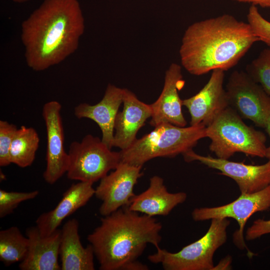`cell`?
I'll return each instance as SVG.
<instances>
[{"mask_svg":"<svg viewBox=\"0 0 270 270\" xmlns=\"http://www.w3.org/2000/svg\"><path fill=\"white\" fill-rule=\"evenodd\" d=\"M247 20L260 41L270 46V22L262 16L256 6H250Z\"/></svg>","mask_w":270,"mask_h":270,"instance_id":"d4e9b609","label":"cell"},{"mask_svg":"<svg viewBox=\"0 0 270 270\" xmlns=\"http://www.w3.org/2000/svg\"><path fill=\"white\" fill-rule=\"evenodd\" d=\"M246 72L270 95V48L263 50L247 66Z\"/></svg>","mask_w":270,"mask_h":270,"instance_id":"603a6c76","label":"cell"},{"mask_svg":"<svg viewBox=\"0 0 270 270\" xmlns=\"http://www.w3.org/2000/svg\"><path fill=\"white\" fill-rule=\"evenodd\" d=\"M28 247V239L14 226L0 231V260L9 266L22 262Z\"/></svg>","mask_w":270,"mask_h":270,"instance_id":"7402d4cb","label":"cell"},{"mask_svg":"<svg viewBox=\"0 0 270 270\" xmlns=\"http://www.w3.org/2000/svg\"><path fill=\"white\" fill-rule=\"evenodd\" d=\"M122 104L123 109L116 118L113 140V147L120 150L128 148L134 143L138 131L152 114L150 104L142 102L126 88H124Z\"/></svg>","mask_w":270,"mask_h":270,"instance_id":"2e32d148","label":"cell"},{"mask_svg":"<svg viewBox=\"0 0 270 270\" xmlns=\"http://www.w3.org/2000/svg\"><path fill=\"white\" fill-rule=\"evenodd\" d=\"M39 194L37 190L28 192H8L0 190V218L12 213L22 202L33 199Z\"/></svg>","mask_w":270,"mask_h":270,"instance_id":"cb8c5ba5","label":"cell"},{"mask_svg":"<svg viewBox=\"0 0 270 270\" xmlns=\"http://www.w3.org/2000/svg\"><path fill=\"white\" fill-rule=\"evenodd\" d=\"M260 41L248 22L229 14L195 22L186 30L179 54L182 67L194 76L235 66Z\"/></svg>","mask_w":270,"mask_h":270,"instance_id":"7a4b0ae2","label":"cell"},{"mask_svg":"<svg viewBox=\"0 0 270 270\" xmlns=\"http://www.w3.org/2000/svg\"><path fill=\"white\" fill-rule=\"evenodd\" d=\"M206 138V126L188 127L162 123L136 139L128 148L120 150L121 162L142 166L158 157L173 158L192 150L198 140Z\"/></svg>","mask_w":270,"mask_h":270,"instance_id":"277c9868","label":"cell"},{"mask_svg":"<svg viewBox=\"0 0 270 270\" xmlns=\"http://www.w3.org/2000/svg\"><path fill=\"white\" fill-rule=\"evenodd\" d=\"M61 108L58 102L52 100L46 103L42 110L46 132V164L43 176L50 184L57 182L66 172L68 167V154L64 146Z\"/></svg>","mask_w":270,"mask_h":270,"instance_id":"7c38bea8","label":"cell"},{"mask_svg":"<svg viewBox=\"0 0 270 270\" xmlns=\"http://www.w3.org/2000/svg\"><path fill=\"white\" fill-rule=\"evenodd\" d=\"M206 130V137L210 140L209 149L218 158L228 160L236 152L266 156L265 134L246 125L230 106L220 113Z\"/></svg>","mask_w":270,"mask_h":270,"instance_id":"5b68a950","label":"cell"},{"mask_svg":"<svg viewBox=\"0 0 270 270\" xmlns=\"http://www.w3.org/2000/svg\"><path fill=\"white\" fill-rule=\"evenodd\" d=\"M84 30L78 0H44L22 24L28 66L40 72L60 63L76 50Z\"/></svg>","mask_w":270,"mask_h":270,"instance_id":"6da1fadb","label":"cell"},{"mask_svg":"<svg viewBox=\"0 0 270 270\" xmlns=\"http://www.w3.org/2000/svg\"><path fill=\"white\" fill-rule=\"evenodd\" d=\"M230 221L226 218L211 220L206 234L176 252L160 247L148 256L149 261L160 264L165 270H212L214 255L227 240V228Z\"/></svg>","mask_w":270,"mask_h":270,"instance_id":"8992f818","label":"cell"},{"mask_svg":"<svg viewBox=\"0 0 270 270\" xmlns=\"http://www.w3.org/2000/svg\"><path fill=\"white\" fill-rule=\"evenodd\" d=\"M230 106L242 118L265 128L270 114V95L246 72L235 70L226 85Z\"/></svg>","mask_w":270,"mask_h":270,"instance_id":"ba28073f","label":"cell"},{"mask_svg":"<svg viewBox=\"0 0 270 270\" xmlns=\"http://www.w3.org/2000/svg\"><path fill=\"white\" fill-rule=\"evenodd\" d=\"M88 236L101 270H146L138 260L148 244L159 247L162 224L122 207L103 216Z\"/></svg>","mask_w":270,"mask_h":270,"instance_id":"3957f363","label":"cell"},{"mask_svg":"<svg viewBox=\"0 0 270 270\" xmlns=\"http://www.w3.org/2000/svg\"><path fill=\"white\" fill-rule=\"evenodd\" d=\"M142 166L120 162L118 166L100 180L95 189L94 195L102 203L100 214L108 216L119 208L128 206L134 193V186L142 175Z\"/></svg>","mask_w":270,"mask_h":270,"instance_id":"8fae6325","label":"cell"},{"mask_svg":"<svg viewBox=\"0 0 270 270\" xmlns=\"http://www.w3.org/2000/svg\"><path fill=\"white\" fill-rule=\"evenodd\" d=\"M39 142V136L34 128L24 126L18 128L10 150L11 164L22 168L30 166L35 159Z\"/></svg>","mask_w":270,"mask_h":270,"instance_id":"44dd1931","label":"cell"},{"mask_svg":"<svg viewBox=\"0 0 270 270\" xmlns=\"http://www.w3.org/2000/svg\"><path fill=\"white\" fill-rule=\"evenodd\" d=\"M185 82L182 73V67L172 63L166 70L164 85L160 94L152 104L150 124L155 127L162 123L171 124L179 126H186L187 123L182 112V100L179 91Z\"/></svg>","mask_w":270,"mask_h":270,"instance_id":"5bb4252c","label":"cell"},{"mask_svg":"<svg viewBox=\"0 0 270 270\" xmlns=\"http://www.w3.org/2000/svg\"><path fill=\"white\" fill-rule=\"evenodd\" d=\"M92 184L84 182L72 184L53 210L42 213L37 218L36 226L40 234L43 236L52 234L66 218L86 204L95 194Z\"/></svg>","mask_w":270,"mask_h":270,"instance_id":"ac0fdd59","label":"cell"},{"mask_svg":"<svg viewBox=\"0 0 270 270\" xmlns=\"http://www.w3.org/2000/svg\"><path fill=\"white\" fill-rule=\"evenodd\" d=\"M232 257L230 256H227L220 260L216 266H214L213 270H230L232 268Z\"/></svg>","mask_w":270,"mask_h":270,"instance_id":"83f0119b","label":"cell"},{"mask_svg":"<svg viewBox=\"0 0 270 270\" xmlns=\"http://www.w3.org/2000/svg\"><path fill=\"white\" fill-rule=\"evenodd\" d=\"M14 2L18 3H22L28 1L29 0H12Z\"/></svg>","mask_w":270,"mask_h":270,"instance_id":"4dcf8cb0","label":"cell"},{"mask_svg":"<svg viewBox=\"0 0 270 270\" xmlns=\"http://www.w3.org/2000/svg\"><path fill=\"white\" fill-rule=\"evenodd\" d=\"M111 149L99 138L90 134L80 142H72L68 152V178L92 184L101 180L121 162L120 152Z\"/></svg>","mask_w":270,"mask_h":270,"instance_id":"52a82bcc","label":"cell"},{"mask_svg":"<svg viewBox=\"0 0 270 270\" xmlns=\"http://www.w3.org/2000/svg\"><path fill=\"white\" fill-rule=\"evenodd\" d=\"M124 94V88L109 84L100 102L94 105L81 103L74 108L78 118H87L96 123L102 132V142L110 148L113 147L114 122Z\"/></svg>","mask_w":270,"mask_h":270,"instance_id":"9a60e30c","label":"cell"},{"mask_svg":"<svg viewBox=\"0 0 270 270\" xmlns=\"http://www.w3.org/2000/svg\"><path fill=\"white\" fill-rule=\"evenodd\" d=\"M264 128L266 129L267 133L268 134L270 138V114L267 118ZM265 158H267L268 160H270V146L266 148Z\"/></svg>","mask_w":270,"mask_h":270,"instance_id":"f546056e","label":"cell"},{"mask_svg":"<svg viewBox=\"0 0 270 270\" xmlns=\"http://www.w3.org/2000/svg\"><path fill=\"white\" fill-rule=\"evenodd\" d=\"M187 198L186 192H169L164 180L154 176L150 180L148 188L141 194L134 195L128 206L130 210L150 216H166Z\"/></svg>","mask_w":270,"mask_h":270,"instance_id":"d6986e66","label":"cell"},{"mask_svg":"<svg viewBox=\"0 0 270 270\" xmlns=\"http://www.w3.org/2000/svg\"><path fill=\"white\" fill-rule=\"evenodd\" d=\"M182 155L186 162L198 161L209 168L219 170L220 174L231 178L236 183L240 194L256 192L270 186V160L262 164L253 165L202 156L192 150Z\"/></svg>","mask_w":270,"mask_h":270,"instance_id":"30bf717a","label":"cell"},{"mask_svg":"<svg viewBox=\"0 0 270 270\" xmlns=\"http://www.w3.org/2000/svg\"><path fill=\"white\" fill-rule=\"evenodd\" d=\"M76 218L68 220L61 230L60 256L62 270H94V256L92 246L84 247L78 234Z\"/></svg>","mask_w":270,"mask_h":270,"instance_id":"ffe728a7","label":"cell"},{"mask_svg":"<svg viewBox=\"0 0 270 270\" xmlns=\"http://www.w3.org/2000/svg\"><path fill=\"white\" fill-rule=\"evenodd\" d=\"M16 126L6 120H0V166L11 164L10 156V146L18 130Z\"/></svg>","mask_w":270,"mask_h":270,"instance_id":"484cf974","label":"cell"},{"mask_svg":"<svg viewBox=\"0 0 270 270\" xmlns=\"http://www.w3.org/2000/svg\"><path fill=\"white\" fill-rule=\"evenodd\" d=\"M239 2L252 4L262 8H270V0H236Z\"/></svg>","mask_w":270,"mask_h":270,"instance_id":"f1b7e54d","label":"cell"},{"mask_svg":"<svg viewBox=\"0 0 270 270\" xmlns=\"http://www.w3.org/2000/svg\"><path fill=\"white\" fill-rule=\"evenodd\" d=\"M224 71L215 70L204 86L194 96L182 100L188 110L190 126H207L224 110L230 106L224 88Z\"/></svg>","mask_w":270,"mask_h":270,"instance_id":"4fadbf2b","label":"cell"},{"mask_svg":"<svg viewBox=\"0 0 270 270\" xmlns=\"http://www.w3.org/2000/svg\"><path fill=\"white\" fill-rule=\"evenodd\" d=\"M61 230L57 229L52 234L43 236L36 226L28 228L26 236L28 247L24 258L20 262L22 270H60Z\"/></svg>","mask_w":270,"mask_h":270,"instance_id":"e0dca14e","label":"cell"},{"mask_svg":"<svg viewBox=\"0 0 270 270\" xmlns=\"http://www.w3.org/2000/svg\"><path fill=\"white\" fill-rule=\"evenodd\" d=\"M270 208V186L252 194H240L232 202L215 207L195 208L192 212L196 222L214 218H232L238 223L239 228L233 234L234 244L240 249L246 248L244 238V230L249 218L254 214Z\"/></svg>","mask_w":270,"mask_h":270,"instance_id":"9c48e42d","label":"cell"},{"mask_svg":"<svg viewBox=\"0 0 270 270\" xmlns=\"http://www.w3.org/2000/svg\"><path fill=\"white\" fill-rule=\"evenodd\" d=\"M270 234V220L257 219L246 232V240L250 241Z\"/></svg>","mask_w":270,"mask_h":270,"instance_id":"4316f807","label":"cell"}]
</instances>
